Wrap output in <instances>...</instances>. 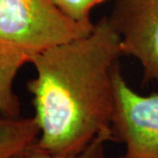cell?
Masks as SVG:
<instances>
[{"instance_id":"cell-1","label":"cell","mask_w":158,"mask_h":158,"mask_svg":"<svg viewBox=\"0 0 158 158\" xmlns=\"http://www.w3.org/2000/svg\"><path fill=\"white\" fill-rule=\"evenodd\" d=\"M123 55L120 38L103 17L87 35L37 53L29 80L36 146L53 155H74L111 129L115 112V72Z\"/></svg>"},{"instance_id":"cell-7","label":"cell","mask_w":158,"mask_h":158,"mask_svg":"<svg viewBox=\"0 0 158 158\" xmlns=\"http://www.w3.org/2000/svg\"><path fill=\"white\" fill-rule=\"evenodd\" d=\"M110 141H113L111 129L101 132L81 152L67 156L53 155V154H50L40 149L35 144L31 149L25 153L24 158H105V145Z\"/></svg>"},{"instance_id":"cell-3","label":"cell","mask_w":158,"mask_h":158,"mask_svg":"<svg viewBox=\"0 0 158 158\" xmlns=\"http://www.w3.org/2000/svg\"><path fill=\"white\" fill-rule=\"evenodd\" d=\"M116 103L111 131L113 141L124 145L118 158H158V94L144 96L115 72Z\"/></svg>"},{"instance_id":"cell-5","label":"cell","mask_w":158,"mask_h":158,"mask_svg":"<svg viewBox=\"0 0 158 158\" xmlns=\"http://www.w3.org/2000/svg\"><path fill=\"white\" fill-rule=\"evenodd\" d=\"M31 58L10 44L0 42V114L21 116V102L14 90L15 79Z\"/></svg>"},{"instance_id":"cell-8","label":"cell","mask_w":158,"mask_h":158,"mask_svg":"<svg viewBox=\"0 0 158 158\" xmlns=\"http://www.w3.org/2000/svg\"><path fill=\"white\" fill-rule=\"evenodd\" d=\"M56 7L69 20L82 25H93L90 12L108 0H52Z\"/></svg>"},{"instance_id":"cell-2","label":"cell","mask_w":158,"mask_h":158,"mask_svg":"<svg viewBox=\"0 0 158 158\" xmlns=\"http://www.w3.org/2000/svg\"><path fill=\"white\" fill-rule=\"evenodd\" d=\"M94 26L69 20L52 0H0V42L18 47L31 60L49 47L87 35Z\"/></svg>"},{"instance_id":"cell-4","label":"cell","mask_w":158,"mask_h":158,"mask_svg":"<svg viewBox=\"0 0 158 158\" xmlns=\"http://www.w3.org/2000/svg\"><path fill=\"white\" fill-rule=\"evenodd\" d=\"M107 17L123 55L140 63L145 81L158 84V0H114Z\"/></svg>"},{"instance_id":"cell-6","label":"cell","mask_w":158,"mask_h":158,"mask_svg":"<svg viewBox=\"0 0 158 158\" xmlns=\"http://www.w3.org/2000/svg\"><path fill=\"white\" fill-rule=\"evenodd\" d=\"M40 128L33 117L0 114V158L23 155L37 143Z\"/></svg>"},{"instance_id":"cell-9","label":"cell","mask_w":158,"mask_h":158,"mask_svg":"<svg viewBox=\"0 0 158 158\" xmlns=\"http://www.w3.org/2000/svg\"><path fill=\"white\" fill-rule=\"evenodd\" d=\"M24 155H25V154H23V155H20V156H18V157H15V158H24Z\"/></svg>"}]
</instances>
